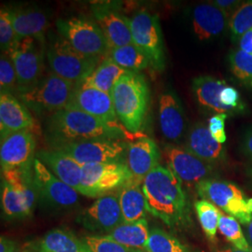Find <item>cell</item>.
<instances>
[{"instance_id":"6da1fadb","label":"cell","mask_w":252,"mask_h":252,"mask_svg":"<svg viewBox=\"0 0 252 252\" xmlns=\"http://www.w3.org/2000/svg\"><path fill=\"white\" fill-rule=\"evenodd\" d=\"M149 213L169 227L185 225L189 221V208L182 182L161 164L150 172L142 182Z\"/></svg>"},{"instance_id":"7a4b0ae2","label":"cell","mask_w":252,"mask_h":252,"mask_svg":"<svg viewBox=\"0 0 252 252\" xmlns=\"http://www.w3.org/2000/svg\"><path fill=\"white\" fill-rule=\"evenodd\" d=\"M126 131L119 124L108 123L75 108H65L50 115L45 138L50 148L94 139L122 140Z\"/></svg>"},{"instance_id":"3957f363","label":"cell","mask_w":252,"mask_h":252,"mask_svg":"<svg viewBox=\"0 0 252 252\" xmlns=\"http://www.w3.org/2000/svg\"><path fill=\"white\" fill-rule=\"evenodd\" d=\"M117 117L129 133H138L144 124L150 104V89L144 77L128 72L110 93Z\"/></svg>"},{"instance_id":"277c9868","label":"cell","mask_w":252,"mask_h":252,"mask_svg":"<svg viewBox=\"0 0 252 252\" xmlns=\"http://www.w3.org/2000/svg\"><path fill=\"white\" fill-rule=\"evenodd\" d=\"M47 59L52 71L76 85L84 81L102 60L82 54L63 36H57L48 46Z\"/></svg>"},{"instance_id":"5b68a950","label":"cell","mask_w":252,"mask_h":252,"mask_svg":"<svg viewBox=\"0 0 252 252\" xmlns=\"http://www.w3.org/2000/svg\"><path fill=\"white\" fill-rule=\"evenodd\" d=\"M75 89V83L51 72L32 90L19 94L18 98L36 114L52 115L68 106Z\"/></svg>"},{"instance_id":"8992f818","label":"cell","mask_w":252,"mask_h":252,"mask_svg":"<svg viewBox=\"0 0 252 252\" xmlns=\"http://www.w3.org/2000/svg\"><path fill=\"white\" fill-rule=\"evenodd\" d=\"M202 200L212 203L240 223L248 225L252 220V197L232 182L207 179L195 186Z\"/></svg>"},{"instance_id":"52a82bcc","label":"cell","mask_w":252,"mask_h":252,"mask_svg":"<svg viewBox=\"0 0 252 252\" xmlns=\"http://www.w3.org/2000/svg\"><path fill=\"white\" fill-rule=\"evenodd\" d=\"M18 79V94L32 90L43 78L44 39L26 37L18 41L9 53Z\"/></svg>"},{"instance_id":"ba28073f","label":"cell","mask_w":252,"mask_h":252,"mask_svg":"<svg viewBox=\"0 0 252 252\" xmlns=\"http://www.w3.org/2000/svg\"><path fill=\"white\" fill-rule=\"evenodd\" d=\"M56 27L60 36L82 54L101 58L110 52L107 38L94 20L60 18L56 21Z\"/></svg>"},{"instance_id":"9c48e42d","label":"cell","mask_w":252,"mask_h":252,"mask_svg":"<svg viewBox=\"0 0 252 252\" xmlns=\"http://www.w3.org/2000/svg\"><path fill=\"white\" fill-rule=\"evenodd\" d=\"M133 179L126 162H101L82 165L80 194L99 198L120 189Z\"/></svg>"},{"instance_id":"30bf717a","label":"cell","mask_w":252,"mask_h":252,"mask_svg":"<svg viewBox=\"0 0 252 252\" xmlns=\"http://www.w3.org/2000/svg\"><path fill=\"white\" fill-rule=\"evenodd\" d=\"M130 22L132 43L147 55L153 68L162 71L165 55L158 16L141 9L135 12Z\"/></svg>"},{"instance_id":"8fae6325","label":"cell","mask_w":252,"mask_h":252,"mask_svg":"<svg viewBox=\"0 0 252 252\" xmlns=\"http://www.w3.org/2000/svg\"><path fill=\"white\" fill-rule=\"evenodd\" d=\"M70 156L81 165L101 162H126L127 144L122 140L94 139L57 145L53 148Z\"/></svg>"},{"instance_id":"7c38bea8","label":"cell","mask_w":252,"mask_h":252,"mask_svg":"<svg viewBox=\"0 0 252 252\" xmlns=\"http://www.w3.org/2000/svg\"><path fill=\"white\" fill-rule=\"evenodd\" d=\"M92 12L110 50L132 43L130 19L121 11L117 2H94L92 4Z\"/></svg>"},{"instance_id":"4fadbf2b","label":"cell","mask_w":252,"mask_h":252,"mask_svg":"<svg viewBox=\"0 0 252 252\" xmlns=\"http://www.w3.org/2000/svg\"><path fill=\"white\" fill-rule=\"evenodd\" d=\"M34 174L38 198L48 207L72 208L79 203V192L56 178L38 159L34 161Z\"/></svg>"},{"instance_id":"5bb4252c","label":"cell","mask_w":252,"mask_h":252,"mask_svg":"<svg viewBox=\"0 0 252 252\" xmlns=\"http://www.w3.org/2000/svg\"><path fill=\"white\" fill-rule=\"evenodd\" d=\"M78 222L92 232H99L105 235L111 233L125 223L118 194L109 193L96 199L81 213Z\"/></svg>"},{"instance_id":"9a60e30c","label":"cell","mask_w":252,"mask_h":252,"mask_svg":"<svg viewBox=\"0 0 252 252\" xmlns=\"http://www.w3.org/2000/svg\"><path fill=\"white\" fill-rule=\"evenodd\" d=\"M163 156L167 167L182 183L196 186L199 182L209 179L214 166L202 161L189 153L186 148L167 145L164 148Z\"/></svg>"},{"instance_id":"2e32d148","label":"cell","mask_w":252,"mask_h":252,"mask_svg":"<svg viewBox=\"0 0 252 252\" xmlns=\"http://www.w3.org/2000/svg\"><path fill=\"white\" fill-rule=\"evenodd\" d=\"M36 136L25 130L1 136L0 162L3 170L32 165L36 159Z\"/></svg>"},{"instance_id":"e0dca14e","label":"cell","mask_w":252,"mask_h":252,"mask_svg":"<svg viewBox=\"0 0 252 252\" xmlns=\"http://www.w3.org/2000/svg\"><path fill=\"white\" fill-rule=\"evenodd\" d=\"M66 108H75L105 122L117 124V114L110 94L97 89L76 86Z\"/></svg>"},{"instance_id":"ac0fdd59","label":"cell","mask_w":252,"mask_h":252,"mask_svg":"<svg viewBox=\"0 0 252 252\" xmlns=\"http://www.w3.org/2000/svg\"><path fill=\"white\" fill-rule=\"evenodd\" d=\"M160 151L150 137H140L127 144L126 162L133 180L142 183L145 177L159 165Z\"/></svg>"},{"instance_id":"d6986e66","label":"cell","mask_w":252,"mask_h":252,"mask_svg":"<svg viewBox=\"0 0 252 252\" xmlns=\"http://www.w3.org/2000/svg\"><path fill=\"white\" fill-rule=\"evenodd\" d=\"M36 123L29 109L14 95L0 94V134L1 136L19 131H34Z\"/></svg>"},{"instance_id":"ffe728a7","label":"cell","mask_w":252,"mask_h":252,"mask_svg":"<svg viewBox=\"0 0 252 252\" xmlns=\"http://www.w3.org/2000/svg\"><path fill=\"white\" fill-rule=\"evenodd\" d=\"M36 158L42 162L56 178L80 193L82 165L79 162H76L65 153L53 149L38 151L36 153Z\"/></svg>"},{"instance_id":"44dd1931","label":"cell","mask_w":252,"mask_h":252,"mask_svg":"<svg viewBox=\"0 0 252 252\" xmlns=\"http://www.w3.org/2000/svg\"><path fill=\"white\" fill-rule=\"evenodd\" d=\"M159 121L164 137L173 142L180 141L185 131V115L180 100L171 91L159 97Z\"/></svg>"},{"instance_id":"7402d4cb","label":"cell","mask_w":252,"mask_h":252,"mask_svg":"<svg viewBox=\"0 0 252 252\" xmlns=\"http://www.w3.org/2000/svg\"><path fill=\"white\" fill-rule=\"evenodd\" d=\"M202 161L211 165L221 163L225 159V148L211 135L207 126L198 123L191 127L185 147Z\"/></svg>"},{"instance_id":"603a6c76","label":"cell","mask_w":252,"mask_h":252,"mask_svg":"<svg viewBox=\"0 0 252 252\" xmlns=\"http://www.w3.org/2000/svg\"><path fill=\"white\" fill-rule=\"evenodd\" d=\"M229 19L213 3L197 5L192 11V27L200 40H208L220 35L228 25Z\"/></svg>"},{"instance_id":"cb8c5ba5","label":"cell","mask_w":252,"mask_h":252,"mask_svg":"<svg viewBox=\"0 0 252 252\" xmlns=\"http://www.w3.org/2000/svg\"><path fill=\"white\" fill-rule=\"evenodd\" d=\"M227 86L226 82L211 76H200L192 81L191 88L199 104L214 111L217 114H232L220 101L221 92Z\"/></svg>"},{"instance_id":"d4e9b609","label":"cell","mask_w":252,"mask_h":252,"mask_svg":"<svg viewBox=\"0 0 252 252\" xmlns=\"http://www.w3.org/2000/svg\"><path fill=\"white\" fill-rule=\"evenodd\" d=\"M118 196L125 223H133L146 219L149 207L142 189V183L132 179L119 189Z\"/></svg>"},{"instance_id":"484cf974","label":"cell","mask_w":252,"mask_h":252,"mask_svg":"<svg viewBox=\"0 0 252 252\" xmlns=\"http://www.w3.org/2000/svg\"><path fill=\"white\" fill-rule=\"evenodd\" d=\"M10 16L19 41L26 37L44 39L48 19L43 11L36 9H10Z\"/></svg>"},{"instance_id":"4316f807","label":"cell","mask_w":252,"mask_h":252,"mask_svg":"<svg viewBox=\"0 0 252 252\" xmlns=\"http://www.w3.org/2000/svg\"><path fill=\"white\" fill-rule=\"evenodd\" d=\"M110 57H106L84 81L77 84L80 88H94L110 94L118 81L127 73Z\"/></svg>"},{"instance_id":"83f0119b","label":"cell","mask_w":252,"mask_h":252,"mask_svg":"<svg viewBox=\"0 0 252 252\" xmlns=\"http://www.w3.org/2000/svg\"><path fill=\"white\" fill-rule=\"evenodd\" d=\"M36 252H92L88 246L65 229L49 231L36 244Z\"/></svg>"},{"instance_id":"f1b7e54d","label":"cell","mask_w":252,"mask_h":252,"mask_svg":"<svg viewBox=\"0 0 252 252\" xmlns=\"http://www.w3.org/2000/svg\"><path fill=\"white\" fill-rule=\"evenodd\" d=\"M151 229L146 219L133 223H123L111 233L107 234L109 238L130 250L146 252Z\"/></svg>"},{"instance_id":"f546056e","label":"cell","mask_w":252,"mask_h":252,"mask_svg":"<svg viewBox=\"0 0 252 252\" xmlns=\"http://www.w3.org/2000/svg\"><path fill=\"white\" fill-rule=\"evenodd\" d=\"M109 57L127 71L137 72L151 65L147 55L133 43L110 50Z\"/></svg>"},{"instance_id":"4dcf8cb0","label":"cell","mask_w":252,"mask_h":252,"mask_svg":"<svg viewBox=\"0 0 252 252\" xmlns=\"http://www.w3.org/2000/svg\"><path fill=\"white\" fill-rule=\"evenodd\" d=\"M1 206L3 213L9 219H25L31 216L20 192L4 180L1 184Z\"/></svg>"},{"instance_id":"1f68e13d","label":"cell","mask_w":252,"mask_h":252,"mask_svg":"<svg viewBox=\"0 0 252 252\" xmlns=\"http://www.w3.org/2000/svg\"><path fill=\"white\" fill-rule=\"evenodd\" d=\"M194 208L207 239L211 242H215L221 212L216 206L206 200L196 201L194 203Z\"/></svg>"},{"instance_id":"d6a6232c","label":"cell","mask_w":252,"mask_h":252,"mask_svg":"<svg viewBox=\"0 0 252 252\" xmlns=\"http://www.w3.org/2000/svg\"><path fill=\"white\" fill-rule=\"evenodd\" d=\"M146 252H191L176 236L160 228L151 229Z\"/></svg>"},{"instance_id":"836d02e7","label":"cell","mask_w":252,"mask_h":252,"mask_svg":"<svg viewBox=\"0 0 252 252\" xmlns=\"http://www.w3.org/2000/svg\"><path fill=\"white\" fill-rule=\"evenodd\" d=\"M219 231L229 243L233 245L234 249L242 252H252V247L243 234L239 221L234 217L221 213L219 222Z\"/></svg>"},{"instance_id":"e575fe53","label":"cell","mask_w":252,"mask_h":252,"mask_svg":"<svg viewBox=\"0 0 252 252\" xmlns=\"http://www.w3.org/2000/svg\"><path fill=\"white\" fill-rule=\"evenodd\" d=\"M232 38L238 42L247 32L252 29V1L244 2L228 22Z\"/></svg>"},{"instance_id":"d590c367","label":"cell","mask_w":252,"mask_h":252,"mask_svg":"<svg viewBox=\"0 0 252 252\" xmlns=\"http://www.w3.org/2000/svg\"><path fill=\"white\" fill-rule=\"evenodd\" d=\"M231 71L247 87L252 88V55L241 50L234 51L229 56Z\"/></svg>"},{"instance_id":"8d00e7d4","label":"cell","mask_w":252,"mask_h":252,"mask_svg":"<svg viewBox=\"0 0 252 252\" xmlns=\"http://www.w3.org/2000/svg\"><path fill=\"white\" fill-rule=\"evenodd\" d=\"M0 93L14 95L18 94V79L14 63L9 53H1L0 57Z\"/></svg>"},{"instance_id":"74e56055","label":"cell","mask_w":252,"mask_h":252,"mask_svg":"<svg viewBox=\"0 0 252 252\" xmlns=\"http://www.w3.org/2000/svg\"><path fill=\"white\" fill-rule=\"evenodd\" d=\"M18 37L12 25L10 9L2 8L0 12V47L1 53H9L18 42Z\"/></svg>"},{"instance_id":"f35d334b","label":"cell","mask_w":252,"mask_h":252,"mask_svg":"<svg viewBox=\"0 0 252 252\" xmlns=\"http://www.w3.org/2000/svg\"><path fill=\"white\" fill-rule=\"evenodd\" d=\"M82 240L92 252H143L130 250L107 235H88Z\"/></svg>"},{"instance_id":"ab89813d","label":"cell","mask_w":252,"mask_h":252,"mask_svg":"<svg viewBox=\"0 0 252 252\" xmlns=\"http://www.w3.org/2000/svg\"><path fill=\"white\" fill-rule=\"evenodd\" d=\"M220 101L226 108L231 110L232 114L243 112L246 108V106L240 97L239 92L230 85L225 86L221 92Z\"/></svg>"},{"instance_id":"60d3db41","label":"cell","mask_w":252,"mask_h":252,"mask_svg":"<svg viewBox=\"0 0 252 252\" xmlns=\"http://www.w3.org/2000/svg\"><path fill=\"white\" fill-rule=\"evenodd\" d=\"M228 116L227 114H216L208 120L207 128L214 139L220 144H223L227 139L225 121Z\"/></svg>"},{"instance_id":"b9f144b4","label":"cell","mask_w":252,"mask_h":252,"mask_svg":"<svg viewBox=\"0 0 252 252\" xmlns=\"http://www.w3.org/2000/svg\"><path fill=\"white\" fill-rule=\"evenodd\" d=\"M214 5L223 11L227 18H230L233 16L234 12L240 8V6L243 4V2L238 0H215L212 2Z\"/></svg>"},{"instance_id":"7bdbcfd3","label":"cell","mask_w":252,"mask_h":252,"mask_svg":"<svg viewBox=\"0 0 252 252\" xmlns=\"http://www.w3.org/2000/svg\"><path fill=\"white\" fill-rule=\"evenodd\" d=\"M241 152L245 156L252 159V128L244 135L241 142Z\"/></svg>"},{"instance_id":"ee69618b","label":"cell","mask_w":252,"mask_h":252,"mask_svg":"<svg viewBox=\"0 0 252 252\" xmlns=\"http://www.w3.org/2000/svg\"><path fill=\"white\" fill-rule=\"evenodd\" d=\"M20 249L19 244L5 236L0 239V252H16Z\"/></svg>"},{"instance_id":"f6af8a7d","label":"cell","mask_w":252,"mask_h":252,"mask_svg":"<svg viewBox=\"0 0 252 252\" xmlns=\"http://www.w3.org/2000/svg\"><path fill=\"white\" fill-rule=\"evenodd\" d=\"M238 43L241 51L252 55V29L242 36Z\"/></svg>"},{"instance_id":"bcb514c9","label":"cell","mask_w":252,"mask_h":252,"mask_svg":"<svg viewBox=\"0 0 252 252\" xmlns=\"http://www.w3.org/2000/svg\"><path fill=\"white\" fill-rule=\"evenodd\" d=\"M246 235H247V240L252 249V220L248 225H246Z\"/></svg>"},{"instance_id":"7dc6e473","label":"cell","mask_w":252,"mask_h":252,"mask_svg":"<svg viewBox=\"0 0 252 252\" xmlns=\"http://www.w3.org/2000/svg\"><path fill=\"white\" fill-rule=\"evenodd\" d=\"M16 252H36V245H25L24 247H20Z\"/></svg>"},{"instance_id":"c3c4849f","label":"cell","mask_w":252,"mask_h":252,"mask_svg":"<svg viewBox=\"0 0 252 252\" xmlns=\"http://www.w3.org/2000/svg\"><path fill=\"white\" fill-rule=\"evenodd\" d=\"M217 252H242V251H239V250H236L234 248H225V249H222V250H220Z\"/></svg>"},{"instance_id":"681fc988","label":"cell","mask_w":252,"mask_h":252,"mask_svg":"<svg viewBox=\"0 0 252 252\" xmlns=\"http://www.w3.org/2000/svg\"><path fill=\"white\" fill-rule=\"evenodd\" d=\"M248 175H249V177L251 178V180H252V166L249 168V170H248Z\"/></svg>"}]
</instances>
